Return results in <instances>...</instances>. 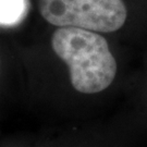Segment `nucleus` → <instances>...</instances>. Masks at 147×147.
<instances>
[{"mask_svg":"<svg viewBox=\"0 0 147 147\" xmlns=\"http://www.w3.org/2000/svg\"><path fill=\"white\" fill-rule=\"evenodd\" d=\"M38 9L42 18L55 26L98 33L118 31L127 16L122 0H38Z\"/></svg>","mask_w":147,"mask_h":147,"instance_id":"f03ea898","label":"nucleus"},{"mask_svg":"<svg viewBox=\"0 0 147 147\" xmlns=\"http://www.w3.org/2000/svg\"><path fill=\"white\" fill-rule=\"evenodd\" d=\"M51 46L65 62L70 81L83 94L100 93L113 82L117 62L105 37L97 32L76 27H59L53 32Z\"/></svg>","mask_w":147,"mask_h":147,"instance_id":"f257e3e1","label":"nucleus"},{"mask_svg":"<svg viewBox=\"0 0 147 147\" xmlns=\"http://www.w3.org/2000/svg\"><path fill=\"white\" fill-rule=\"evenodd\" d=\"M26 11V0H0V24H18L25 16Z\"/></svg>","mask_w":147,"mask_h":147,"instance_id":"7ed1b4c3","label":"nucleus"}]
</instances>
